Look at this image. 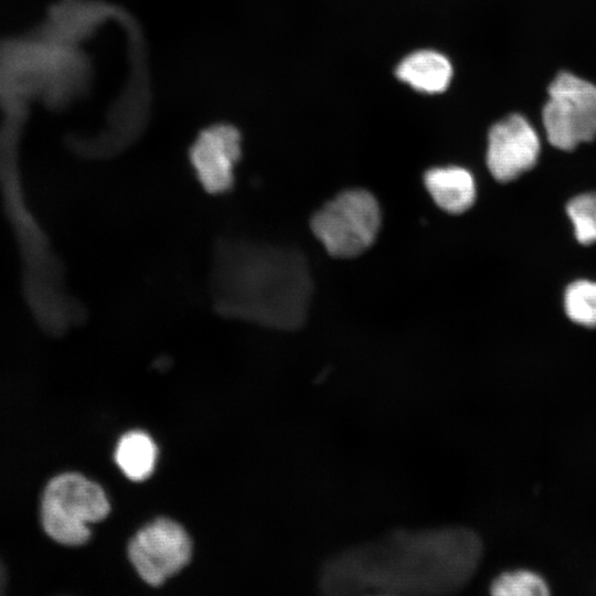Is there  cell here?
<instances>
[{
  "mask_svg": "<svg viewBox=\"0 0 596 596\" xmlns=\"http://www.w3.org/2000/svg\"><path fill=\"white\" fill-rule=\"evenodd\" d=\"M209 286L217 315L276 330L300 328L313 295L301 252L243 236L215 241Z\"/></svg>",
  "mask_w": 596,
  "mask_h": 596,
  "instance_id": "obj_2",
  "label": "cell"
},
{
  "mask_svg": "<svg viewBox=\"0 0 596 596\" xmlns=\"http://www.w3.org/2000/svg\"><path fill=\"white\" fill-rule=\"evenodd\" d=\"M549 593L545 581L525 570L505 572L491 584V594L497 596H545Z\"/></svg>",
  "mask_w": 596,
  "mask_h": 596,
  "instance_id": "obj_14",
  "label": "cell"
},
{
  "mask_svg": "<svg viewBox=\"0 0 596 596\" xmlns=\"http://www.w3.org/2000/svg\"><path fill=\"white\" fill-rule=\"evenodd\" d=\"M242 157V135L225 123L202 129L189 149V162L201 188L221 195L233 189Z\"/></svg>",
  "mask_w": 596,
  "mask_h": 596,
  "instance_id": "obj_8",
  "label": "cell"
},
{
  "mask_svg": "<svg viewBox=\"0 0 596 596\" xmlns=\"http://www.w3.org/2000/svg\"><path fill=\"white\" fill-rule=\"evenodd\" d=\"M191 553L185 530L164 518L139 530L128 545V557L136 572L155 587L179 573L190 562Z\"/></svg>",
  "mask_w": 596,
  "mask_h": 596,
  "instance_id": "obj_7",
  "label": "cell"
},
{
  "mask_svg": "<svg viewBox=\"0 0 596 596\" xmlns=\"http://www.w3.org/2000/svg\"><path fill=\"white\" fill-rule=\"evenodd\" d=\"M7 583H8L7 568L2 558L0 557V595L4 593L7 588Z\"/></svg>",
  "mask_w": 596,
  "mask_h": 596,
  "instance_id": "obj_16",
  "label": "cell"
},
{
  "mask_svg": "<svg viewBox=\"0 0 596 596\" xmlns=\"http://www.w3.org/2000/svg\"><path fill=\"white\" fill-rule=\"evenodd\" d=\"M566 211L577 241L582 244L596 242V193L575 196L568 202Z\"/></svg>",
  "mask_w": 596,
  "mask_h": 596,
  "instance_id": "obj_15",
  "label": "cell"
},
{
  "mask_svg": "<svg viewBox=\"0 0 596 596\" xmlns=\"http://www.w3.org/2000/svg\"><path fill=\"white\" fill-rule=\"evenodd\" d=\"M110 511L102 487L78 472L52 477L40 499V521L45 534L65 546H79L91 538L89 525Z\"/></svg>",
  "mask_w": 596,
  "mask_h": 596,
  "instance_id": "obj_4",
  "label": "cell"
},
{
  "mask_svg": "<svg viewBox=\"0 0 596 596\" xmlns=\"http://www.w3.org/2000/svg\"><path fill=\"white\" fill-rule=\"evenodd\" d=\"M424 184L437 206L450 214L466 212L476 199L473 177L461 167L429 169Z\"/></svg>",
  "mask_w": 596,
  "mask_h": 596,
  "instance_id": "obj_10",
  "label": "cell"
},
{
  "mask_svg": "<svg viewBox=\"0 0 596 596\" xmlns=\"http://www.w3.org/2000/svg\"><path fill=\"white\" fill-rule=\"evenodd\" d=\"M566 315L574 322L596 327V283L577 280L571 284L564 295Z\"/></svg>",
  "mask_w": 596,
  "mask_h": 596,
  "instance_id": "obj_13",
  "label": "cell"
},
{
  "mask_svg": "<svg viewBox=\"0 0 596 596\" xmlns=\"http://www.w3.org/2000/svg\"><path fill=\"white\" fill-rule=\"evenodd\" d=\"M92 65L79 44L43 20L33 29L0 39V145L13 143L31 104L62 110L89 85Z\"/></svg>",
  "mask_w": 596,
  "mask_h": 596,
  "instance_id": "obj_3",
  "label": "cell"
},
{
  "mask_svg": "<svg viewBox=\"0 0 596 596\" xmlns=\"http://www.w3.org/2000/svg\"><path fill=\"white\" fill-rule=\"evenodd\" d=\"M539 153V137L524 117L514 114L491 127L487 166L496 180H514L535 164Z\"/></svg>",
  "mask_w": 596,
  "mask_h": 596,
  "instance_id": "obj_9",
  "label": "cell"
},
{
  "mask_svg": "<svg viewBox=\"0 0 596 596\" xmlns=\"http://www.w3.org/2000/svg\"><path fill=\"white\" fill-rule=\"evenodd\" d=\"M397 77L424 93L444 92L451 78L449 61L435 51H417L406 56L396 68Z\"/></svg>",
  "mask_w": 596,
  "mask_h": 596,
  "instance_id": "obj_11",
  "label": "cell"
},
{
  "mask_svg": "<svg viewBox=\"0 0 596 596\" xmlns=\"http://www.w3.org/2000/svg\"><path fill=\"white\" fill-rule=\"evenodd\" d=\"M157 446L145 432L131 430L119 439L115 460L123 473L131 481H143L155 470Z\"/></svg>",
  "mask_w": 596,
  "mask_h": 596,
  "instance_id": "obj_12",
  "label": "cell"
},
{
  "mask_svg": "<svg viewBox=\"0 0 596 596\" xmlns=\"http://www.w3.org/2000/svg\"><path fill=\"white\" fill-rule=\"evenodd\" d=\"M543 124L550 143L572 150L596 137V86L570 73H561L549 87Z\"/></svg>",
  "mask_w": 596,
  "mask_h": 596,
  "instance_id": "obj_6",
  "label": "cell"
},
{
  "mask_svg": "<svg viewBox=\"0 0 596 596\" xmlns=\"http://www.w3.org/2000/svg\"><path fill=\"white\" fill-rule=\"evenodd\" d=\"M381 226V210L368 191L347 190L328 201L310 221L315 236L333 257L350 258L365 252Z\"/></svg>",
  "mask_w": 596,
  "mask_h": 596,
  "instance_id": "obj_5",
  "label": "cell"
},
{
  "mask_svg": "<svg viewBox=\"0 0 596 596\" xmlns=\"http://www.w3.org/2000/svg\"><path fill=\"white\" fill-rule=\"evenodd\" d=\"M482 555L464 526L394 530L331 557L319 575L329 595H443L471 579Z\"/></svg>",
  "mask_w": 596,
  "mask_h": 596,
  "instance_id": "obj_1",
  "label": "cell"
}]
</instances>
